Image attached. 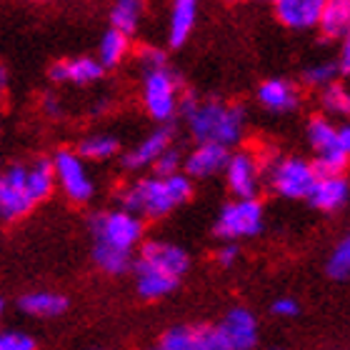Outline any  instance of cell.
<instances>
[{
    "label": "cell",
    "instance_id": "obj_1",
    "mask_svg": "<svg viewBox=\"0 0 350 350\" xmlns=\"http://www.w3.org/2000/svg\"><path fill=\"white\" fill-rule=\"evenodd\" d=\"M143 220L128 211L113 208L90 218L93 262L108 275H123L133 268L135 250L143 243Z\"/></svg>",
    "mask_w": 350,
    "mask_h": 350
},
{
    "label": "cell",
    "instance_id": "obj_2",
    "mask_svg": "<svg viewBox=\"0 0 350 350\" xmlns=\"http://www.w3.org/2000/svg\"><path fill=\"white\" fill-rule=\"evenodd\" d=\"M178 113L185 118L196 143H215L230 148L238 146L245 131V108L241 103H226L220 98H198L193 90H183Z\"/></svg>",
    "mask_w": 350,
    "mask_h": 350
},
{
    "label": "cell",
    "instance_id": "obj_3",
    "mask_svg": "<svg viewBox=\"0 0 350 350\" xmlns=\"http://www.w3.org/2000/svg\"><path fill=\"white\" fill-rule=\"evenodd\" d=\"M190 268V256L170 241H143L133 260L135 288L143 300L168 298Z\"/></svg>",
    "mask_w": 350,
    "mask_h": 350
},
{
    "label": "cell",
    "instance_id": "obj_4",
    "mask_svg": "<svg viewBox=\"0 0 350 350\" xmlns=\"http://www.w3.org/2000/svg\"><path fill=\"white\" fill-rule=\"evenodd\" d=\"M193 198V180L185 173L146 175L118 190V208L138 215L140 220H161Z\"/></svg>",
    "mask_w": 350,
    "mask_h": 350
},
{
    "label": "cell",
    "instance_id": "obj_5",
    "mask_svg": "<svg viewBox=\"0 0 350 350\" xmlns=\"http://www.w3.org/2000/svg\"><path fill=\"white\" fill-rule=\"evenodd\" d=\"M262 163V178H268V185L275 196L285 200H303L310 196L318 175L313 170V163L298 155H283V158H270Z\"/></svg>",
    "mask_w": 350,
    "mask_h": 350
},
{
    "label": "cell",
    "instance_id": "obj_6",
    "mask_svg": "<svg viewBox=\"0 0 350 350\" xmlns=\"http://www.w3.org/2000/svg\"><path fill=\"white\" fill-rule=\"evenodd\" d=\"M265 223V211L258 198H233L220 208L215 218V235L226 243H238L256 238Z\"/></svg>",
    "mask_w": 350,
    "mask_h": 350
},
{
    "label": "cell",
    "instance_id": "obj_7",
    "mask_svg": "<svg viewBox=\"0 0 350 350\" xmlns=\"http://www.w3.org/2000/svg\"><path fill=\"white\" fill-rule=\"evenodd\" d=\"M143 105H146L148 116L155 123L168 125L178 116V105H180V81L178 75L170 73L168 68L163 70H148L146 81H143Z\"/></svg>",
    "mask_w": 350,
    "mask_h": 350
},
{
    "label": "cell",
    "instance_id": "obj_8",
    "mask_svg": "<svg viewBox=\"0 0 350 350\" xmlns=\"http://www.w3.org/2000/svg\"><path fill=\"white\" fill-rule=\"evenodd\" d=\"M53 173H55V185H58L66 198L75 205H85L95 196V183L88 173V165L75 150H58L51 158Z\"/></svg>",
    "mask_w": 350,
    "mask_h": 350
},
{
    "label": "cell",
    "instance_id": "obj_9",
    "mask_svg": "<svg viewBox=\"0 0 350 350\" xmlns=\"http://www.w3.org/2000/svg\"><path fill=\"white\" fill-rule=\"evenodd\" d=\"M36 205L28 190V165L15 163L0 175V223H18Z\"/></svg>",
    "mask_w": 350,
    "mask_h": 350
},
{
    "label": "cell",
    "instance_id": "obj_10",
    "mask_svg": "<svg viewBox=\"0 0 350 350\" xmlns=\"http://www.w3.org/2000/svg\"><path fill=\"white\" fill-rule=\"evenodd\" d=\"M226 183L233 198H258L262 183L260 155L253 150H235L226 163Z\"/></svg>",
    "mask_w": 350,
    "mask_h": 350
},
{
    "label": "cell",
    "instance_id": "obj_11",
    "mask_svg": "<svg viewBox=\"0 0 350 350\" xmlns=\"http://www.w3.org/2000/svg\"><path fill=\"white\" fill-rule=\"evenodd\" d=\"M215 328H218V333L223 336L230 350H256L258 338H260L256 313L243 306L230 308L226 318L220 321V325H215Z\"/></svg>",
    "mask_w": 350,
    "mask_h": 350
},
{
    "label": "cell",
    "instance_id": "obj_12",
    "mask_svg": "<svg viewBox=\"0 0 350 350\" xmlns=\"http://www.w3.org/2000/svg\"><path fill=\"white\" fill-rule=\"evenodd\" d=\"M173 135H175V131L170 128V125H161V128H155L153 133H148L138 146L131 148V150L120 158L123 168L131 170V173L153 168V163L158 161V158H161L170 146H173Z\"/></svg>",
    "mask_w": 350,
    "mask_h": 350
},
{
    "label": "cell",
    "instance_id": "obj_13",
    "mask_svg": "<svg viewBox=\"0 0 350 350\" xmlns=\"http://www.w3.org/2000/svg\"><path fill=\"white\" fill-rule=\"evenodd\" d=\"M230 158V150L215 143H196V148L185 155L183 161V173L188 175L190 180H203V178H213L226 170V163Z\"/></svg>",
    "mask_w": 350,
    "mask_h": 350
},
{
    "label": "cell",
    "instance_id": "obj_14",
    "mask_svg": "<svg viewBox=\"0 0 350 350\" xmlns=\"http://www.w3.org/2000/svg\"><path fill=\"white\" fill-rule=\"evenodd\" d=\"M256 98L262 108L270 113H293L300 108L303 95L300 88L288 78H268L262 81L256 90Z\"/></svg>",
    "mask_w": 350,
    "mask_h": 350
},
{
    "label": "cell",
    "instance_id": "obj_15",
    "mask_svg": "<svg viewBox=\"0 0 350 350\" xmlns=\"http://www.w3.org/2000/svg\"><path fill=\"white\" fill-rule=\"evenodd\" d=\"M325 0H275L273 13L278 23L291 30H310L318 28Z\"/></svg>",
    "mask_w": 350,
    "mask_h": 350
},
{
    "label": "cell",
    "instance_id": "obj_16",
    "mask_svg": "<svg viewBox=\"0 0 350 350\" xmlns=\"http://www.w3.org/2000/svg\"><path fill=\"white\" fill-rule=\"evenodd\" d=\"M103 73H105V68L98 63V58H90V55L58 60L48 70L53 83H70V85H93L100 81Z\"/></svg>",
    "mask_w": 350,
    "mask_h": 350
},
{
    "label": "cell",
    "instance_id": "obj_17",
    "mask_svg": "<svg viewBox=\"0 0 350 350\" xmlns=\"http://www.w3.org/2000/svg\"><path fill=\"white\" fill-rule=\"evenodd\" d=\"M348 198L350 185L345 175H336V178H318L308 196V203L321 213H336L348 203Z\"/></svg>",
    "mask_w": 350,
    "mask_h": 350
},
{
    "label": "cell",
    "instance_id": "obj_18",
    "mask_svg": "<svg viewBox=\"0 0 350 350\" xmlns=\"http://www.w3.org/2000/svg\"><path fill=\"white\" fill-rule=\"evenodd\" d=\"M200 0H173L168 15V43L170 48H183L190 33L196 30Z\"/></svg>",
    "mask_w": 350,
    "mask_h": 350
},
{
    "label": "cell",
    "instance_id": "obj_19",
    "mask_svg": "<svg viewBox=\"0 0 350 350\" xmlns=\"http://www.w3.org/2000/svg\"><path fill=\"white\" fill-rule=\"evenodd\" d=\"M18 306L30 318H58L68 310V298L53 291H33L25 293Z\"/></svg>",
    "mask_w": 350,
    "mask_h": 350
},
{
    "label": "cell",
    "instance_id": "obj_20",
    "mask_svg": "<svg viewBox=\"0 0 350 350\" xmlns=\"http://www.w3.org/2000/svg\"><path fill=\"white\" fill-rule=\"evenodd\" d=\"M318 30L325 40H343L350 33V0H325Z\"/></svg>",
    "mask_w": 350,
    "mask_h": 350
},
{
    "label": "cell",
    "instance_id": "obj_21",
    "mask_svg": "<svg viewBox=\"0 0 350 350\" xmlns=\"http://www.w3.org/2000/svg\"><path fill=\"white\" fill-rule=\"evenodd\" d=\"M146 18V0H116L110 8V28L120 30L131 38L138 33Z\"/></svg>",
    "mask_w": 350,
    "mask_h": 350
},
{
    "label": "cell",
    "instance_id": "obj_22",
    "mask_svg": "<svg viewBox=\"0 0 350 350\" xmlns=\"http://www.w3.org/2000/svg\"><path fill=\"white\" fill-rule=\"evenodd\" d=\"M75 153L81 155L83 161H90V163L110 161V158H116L120 153V140L116 135H110V133H93V135H85L78 143Z\"/></svg>",
    "mask_w": 350,
    "mask_h": 350
},
{
    "label": "cell",
    "instance_id": "obj_23",
    "mask_svg": "<svg viewBox=\"0 0 350 350\" xmlns=\"http://www.w3.org/2000/svg\"><path fill=\"white\" fill-rule=\"evenodd\" d=\"M131 53V38L120 33L116 28H108L103 33L100 43H98V63H100L105 70L108 68H118L128 58Z\"/></svg>",
    "mask_w": 350,
    "mask_h": 350
},
{
    "label": "cell",
    "instance_id": "obj_24",
    "mask_svg": "<svg viewBox=\"0 0 350 350\" xmlns=\"http://www.w3.org/2000/svg\"><path fill=\"white\" fill-rule=\"evenodd\" d=\"M306 135H308L310 148L315 150V155H325V153H333V150H340V146H338V128L330 123L325 116L310 118L306 128Z\"/></svg>",
    "mask_w": 350,
    "mask_h": 350
},
{
    "label": "cell",
    "instance_id": "obj_25",
    "mask_svg": "<svg viewBox=\"0 0 350 350\" xmlns=\"http://www.w3.org/2000/svg\"><path fill=\"white\" fill-rule=\"evenodd\" d=\"M28 190L36 203H43L55 190V173L53 163L48 158H38L33 165H28Z\"/></svg>",
    "mask_w": 350,
    "mask_h": 350
},
{
    "label": "cell",
    "instance_id": "obj_26",
    "mask_svg": "<svg viewBox=\"0 0 350 350\" xmlns=\"http://www.w3.org/2000/svg\"><path fill=\"white\" fill-rule=\"evenodd\" d=\"M200 330L203 325H173L163 333L161 350H200Z\"/></svg>",
    "mask_w": 350,
    "mask_h": 350
},
{
    "label": "cell",
    "instance_id": "obj_27",
    "mask_svg": "<svg viewBox=\"0 0 350 350\" xmlns=\"http://www.w3.org/2000/svg\"><path fill=\"white\" fill-rule=\"evenodd\" d=\"M321 105L328 116L336 118H350V88L345 83L336 81L333 85L323 88Z\"/></svg>",
    "mask_w": 350,
    "mask_h": 350
},
{
    "label": "cell",
    "instance_id": "obj_28",
    "mask_svg": "<svg viewBox=\"0 0 350 350\" xmlns=\"http://www.w3.org/2000/svg\"><path fill=\"white\" fill-rule=\"evenodd\" d=\"M338 73H340V68H338L336 60H321V63H313L303 70V85L323 90V88L333 85L338 81Z\"/></svg>",
    "mask_w": 350,
    "mask_h": 350
},
{
    "label": "cell",
    "instance_id": "obj_29",
    "mask_svg": "<svg viewBox=\"0 0 350 350\" xmlns=\"http://www.w3.org/2000/svg\"><path fill=\"white\" fill-rule=\"evenodd\" d=\"M348 163H350V158L343 150H333V153H325V155H315L313 170L318 178H336V175L345 173Z\"/></svg>",
    "mask_w": 350,
    "mask_h": 350
},
{
    "label": "cell",
    "instance_id": "obj_30",
    "mask_svg": "<svg viewBox=\"0 0 350 350\" xmlns=\"http://www.w3.org/2000/svg\"><path fill=\"white\" fill-rule=\"evenodd\" d=\"M328 275L336 280L350 278V233L338 243L328 258Z\"/></svg>",
    "mask_w": 350,
    "mask_h": 350
},
{
    "label": "cell",
    "instance_id": "obj_31",
    "mask_svg": "<svg viewBox=\"0 0 350 350\" xmlns=\"http://www.w3.org/2000/svg\"><path fill=\"white\" fill-rule=\"evenodd\" d=\"M183 161L185 155L180 153V148L170 146L165 153L153 163V175H161V178H168V175H178L183 173Z\"/></svg>",
    "mask_w": 350,
    "mask_h": 350
},
{
    "label": "cell",
    "instance_id": "obj_32",
    "mask_svg": "<svg viewBox=\"0 0 350 350\" xmlns=\"http://www.w3.org/2000/svg\"><path fill=\"white\" fill-rule=\"evenodd\" d=\"M138 60L140 66L148 70H163V68H168V53L158 48V45H140L138 48Z\"/></svg>",
    "mask_w": 350,
    "mask_h": 350
},
{
    "label": "cell",
    "instance_id": "obj_33",
    "mask_svg": "<svg viewBox=\"0 0 350 350\" xmlns=\"http://www.w3.org/2000/svg\"><path fill=\"white\" fill-rule=\"evenodd\" d=\"M0 350H36V340L21 330H0Z\"/></svg>",
    "mask_w": 350,
    "mask_h": 350
},
{
    "label": "cell",
    "instance_id": "obj_34",
    "mask_svg": "<svg viewBox=\"0 0 350 350\" xmlns=\"http://www.w3.org/2000/svg\"><path fill=\"white\" fill-rule=\"evenodd\" d=\"M200 350H230V348H228V343L218 333V328L203 325V330H200Z\"/></svg>",
    "mask_w": 350,
    "mask_h": 350
},
{
    "label": "cell",
    "instance_id": "obj_35",
    "mask_svg": "<svg viewBox=\"0 0 350 350\" xmlns=\"http://www.w3.org/2000/svg\"><path fill=\"white\" fill-rule=\"evenodd\" d=\"M270 310H273V315H278V318H295V315L300 313V306H298V300H295V298H288V295H283V298L273 300Z\"/></svg>",
    "mask_w": 350,
    "mask_h": 350
},
{
    "label": "cell",
    "instance_id": "obj_36",
    "mask_svg": "<svg viewBox=\"0 0 350 350\" xmlns=\"http://www.w3.org/2000/svg\"><path fill=\"white\" fill-rule=\"evenodd\" d=\"M238 258H241V248H238V243H226V245L218 248V253H215V260H218V265H223V268L235 265Z\"/></svg>",
    "mask_w": 350,
    "mask_h": 350
},
{
    "label": "cell",
    "instance_id": "obj_37",
    "mask_svg": "<svg viewBox=\"0 0 350 350\" xmlns=\"http://www.w3.org/2000/svg\"><path fill=\"white\" fill-rule=\"evenodd\" d=\"M338 68H340V73H348L350 75V33L343 38V45H340V55H338Z\"/></svg>",
    "mask_w": 350,
    "mask_h": 350
},
{
    "label": "cell",
    "instance_id": "obj_38",
    "mask_svg": "<svg viewBox=\"0 0 350 350\" xmlns=\"http://www.w3.org/2000/svg\"><path fill=\"white\" fill-rule=\"evenodd\" d=\"M338 146L350 158V123H345L343 128H338Z\"/></svg>",
    "mask_w": 350,
    "mask_h": 350
},
{
    "label": "cell",
    "instance_id": "obj_39",
    "mask_svg": "<svg viewBox=\"0 0 350 350\" xmlns=\"http://www.w3.org/2000/svg\"><path fill=\"white\" fill-rule=\"evenodd\" d=\"M43 110L53 118L60 116V100L55 98V95H45V98H43Z\"/></svg>",
    "mask_w": 350,
    "mask_h": 350
},
{
    "label": "cell",
    "instance_id": "obj_40",
    "mask_svg": "<svg viewBox=\"0 0 350 350\" xmlns=\"http://www.w3.org/2000/svg\"><path fill=\"white\" fill-rule=\"evenodd\" d=\"M8 85V68L0 63V88H5Z\"/></svg>",
    "mask_w": 350,
    "mask_h": 350
},
{
    "label": "cell",
    "instance_id": "obj_41",
    "mask_svg": "<svg viewBox=\"0 0 350 350\" xmlns=\"http://www.w3.org/2000/svg\"><path fill=\"white\" fill-rule=\"evenodd\" d=\"M3 313H5V303H3V298H0V318H3Z\"/></svg>",
    "mask_w": 350,
    "mask_h": 350
},
{
    "label": "cell",
    "instance_id": "obj_42",
    "mask_svg": "<svg viewBox=\"0 0 350 350\" xmlns=\"http://www.w3.org/2000/svg\"><path fill=\"white\" fill-rule=\"evenodd\" d=\"M256 3H270V5H275V0H256Z\"/></svg>",
    "mask_w": 350,
    "mask_h": 350
},
{
    "label": "cell",
    "instance_id": "obj_43",
    "mask_svg": "<svg viewBox=\"0 0 350 350\" xmlns=\"http://www.w3.org/2000/svg\"><path fill=\"white\" fill-rule=\"evenodd\" d=\"M148 350H161V348H148Z\"/></svg>",
    "mask_w": 350,
    "mask_h": 350
},
{
    "label": "cell",
    "instance_id": "obj_44",
    "mask_svg": "<svg viewBox=\"0 0 350 350\" xmlns=\"http://www.w3.org/2000/svg\"><path fill=\"white\" fill-rule=\"evenodd\" d=\"M36 3H45V0H36Z\"/></svg>",
    "mask_w": 350,
    "mask_h": 350
}]
</instances>
